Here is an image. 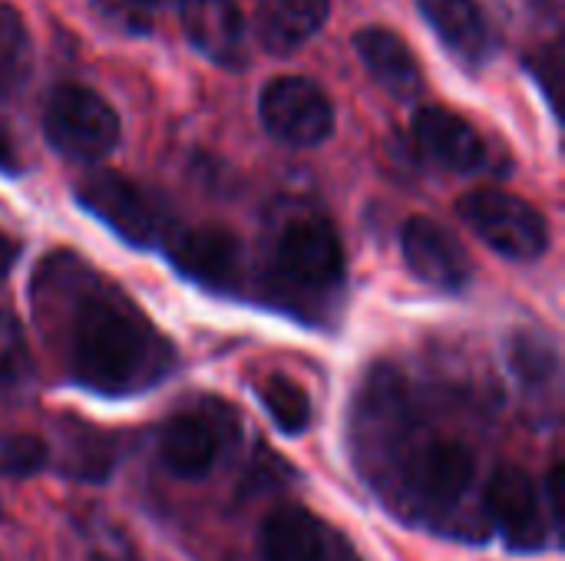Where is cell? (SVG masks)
Segmentation results:
<instances>
[{"instance_id": "6da1fadb", "label": "cell", "mask_w": 565, "mask_h": 561, "mask_svg": "<svg viewBox=\"0 0 565 561\" xmlns=\"http://www.w3.org/2000/svg\"><path fill=\"white\" fill-rule=\"evenodd\" d=\"M30 294L43 337L76 387L122 400L172 377V341L122 288L73 251L43 258Z\"/></svg>"}, {"instance_id": "7a4b0ae2", "label": "cell", "mask_w": 565, "mask_h": 561, "mask_svg": "<svg viewBox=\"0 0 565 561\" xmlns=\"http://www.w3.org/2000/svg\"><path fill=\"white\" fill-rule=\"evenodd\" d=\"M358 466L377 496L430 529H460L480 479L477 450L460 436L434 433L391 364L371 370L358 397Z\"/></svg>"}, {"instance_id": "3957f363", "label": "cell", "mask_w": 565, "mask_h": 561, "mask_svg": "<svg viewBox=\"0 0 565 561\" xmlns=\"http://www.w3.org/2000/svg\"><path fill=\"white\" fill-rule=\"evenodd\" d=\"M271 278L295 301L328 298L344 281V248L338 228L321 215H298L281 225L271 255Z\"/></svg>"}, {"instance_id": "277c9868", "label": "cell", "mask_w": 565, "mask_h": 561, "mask_svg": "<svg viewBox=\"0 0 565 561\" xmlns=\"http://www.w3.org/2000/svg\"><path fill=\"white\" fill-rule=\"evenodd\" d=\"M76 202L132 248L166 245L175 231L166 198L119 172H99L79 182Z\"/></svg>"}, {"instance_id": "5b68a950", "label": "cell", "mask_w": 565, "mask_h": 561, "mask_svg": "<svg viewBox=\"0 0 565 561\" xmlns=\"http://www.w3.org/2000/svg\"><path fill=\"white\" fill-rule=\"evenodd\" d=\"M457 212L480 241L510 261H540L550 251L553 231L546 215L513 192L477 188L460 198Z\"/></svg>"}, {"instance_id": "8992f818", "label": "cell", "mask_w": 565, "mask_h": 561, "mask_svg": "<svg viewBox=\"0 0 565 561\" xmlns=\"http://www.w3.org/2000/svg\"><path fill=\"white\" fill-rule=\"evenodd\" d=\"M43 132L60 155L73 162H99L119 142V116L89 86L63 83L43 106Z\"/></svg>"}, {"instance_id": "52a82bcc", "label": "cell", "mask_w": 565, "mask_h": 561, "mask_svg": "<svg viewBox=\"0 0 565 561\" xmlns=\"http://www.w3.org/2000/svg\"><path fill=\"white\" fill-rule=\"evenodd\" d=\"M262 126L271 139L311 149L331 139L334 132V103L331 96L305 76H278L262 89L258 99Z\"/></svg>"}, {"instance_id": "ba28073f", "label": "cell", "mask_w": 565, "mask_h": 561, "mask_svg": "<svg viewBox=\"0 0 565 561\" xmlns=\"http://www.w3.org/2000/svg\"><path fill=\"white\" fill-rule=\"evenodd\" d=\"M483 516L497 526L510 549L516 552H540L550 546L546 509L536 483L520 466H497L483 486Z\"/></svg>"}, {"instance_id": "9c48e42d", "label": "cell", "mask_w": 565, "mask_h": 561, "mask_svg": "<svg viewBox=\"0 0 565 561\" xmlns=\"http://www.w3.org/2000/svg\"><path fill=\"white\" fill-rule=\"evenodd\" d=\"M166 255L172 268L189 278L192 284L212 291V294H235L242 288L245 274V255L242 241L218 225L172 231L166 241Z\"/></svg>"}, {"instance_id": "30bf717a", "label": "cell", "mask_w": 565, "mask_h": 561, "mask_svg": "<svg viewBox=\"0 0 565 561\" xmlns=\"http://www.w3.org/2000/svg\"><path fill=\"white\" fill-rule=\"evenodd\" d=\"M235 427H225L212 410H182L159 430V460L179 479H205L228 450Z\"/></svg>"}, {"instance_id": "8fae6325", "label": "cell", "mask_w": 565, "mask_h": 561, "mask_svg": "<svg viewBox=\"0 0 565 561\" xmlns=\"http://www.w3.org/2000/svg\"><path fill=\"white\" fill-rule=\"evenodd\" d=\"M401 248L407 268L437 291L457 294L467 291V284L473 281V261L467 248L457 241L454 231H447L434 218L414 215L401 231Z\"/></svg>"}, {"instance_id": "7c38bea8", "label": "cell", "mask_w": 565, "mask_h": 561, "mask_svg": "<svg viewBox=\"0 0 565 561\" xmlns=\"http://www.w3.org/2000/svg\"><path fill=\"white\" fill-rule=\"evenodd\" d=\"M414 142L420 155L454 175H473L490 165L483 136L457 112L444 106H424L414 116Z\"/></svg>"}, {"instance_id": "4fadbf2b", "label": "cell", "mask_w": 565, "mask_h": 561, "mask_svg": "<svg viewBox=\"0 0 565 561\" xmlns=\"http://www.w3.org/2000/svg\"><path fill=\"white\" fill-rule=\"evenodd\" d=\"M179 13L182 30L199 53L225 69L245 66V20L235 0H182Z\"/></svg>"}, {"instance_id": "5bb4252c", "label": "cell", "mask_w": 565, "mask_h": 561, "mask_svg": "<svg viewBox=\"0 0 565 561\" xmlns=\"http://www.w3.org/2000/svg\"><path fill=\"white\" fill-rule=\"evenodd\" d=\"M258 546L262 561H334L341 552L334 532L301 506L268 513Z\"/></svg>"}, {"instance_id": "9a60e30c", "label": "cell", "mask_w": 565, "mask_h": 561, "mask_svg": "<svg viewBox=\"0 0 565 561\" xmlns=\"http://www.w3.org/2000/svg\"><path fill=\"white\" fill-rule=\"evenodd\" d=\"M430 30L467 66H483L497 53V33L477 0H417Z\"/></svg>"}, {"instance_id": "2e32d148", "label": "cell", "mask_w": 565, "mask_h": 561, "mask_svg": "<svg viewBox=\"0 0 565 561\" xmlns=\"http://www.w3.org/2000/svg\"><path fill=\"white\" fill-rule=\"evenodd\" d=\"M354 50L371 69L374 83L394 99H414L420 89V63L401 33L387 26H364L354 33Z\"/></svg>"}, {"instance_id": "e0dca14e", "label": "cell", "mask_w": 565, "mask_h": 561, "mask_svg": "<svg viewBox=\"0 0 565 561\" xmlns=\"http://www.w3.org/2000/svg\"><path fill=\"white\" fill-rule=\"evenodd\" d=\"M331 13V0H258L255 33L268 53H295L305 46Z\"/></svg>"}, {"instance_id": "ac0fdd59", "label": "cell", "mask_w": 565, "mask_h": 561, "mask_svg": "<svg viewBox=\"0 0 565 561\" xmlns=\"http://www.w3.org/2000/svg\"><path fill=\"white\" fill-rule=\"evenodd\" d=\"M119 460V436L96 427H70L60 453V473L76 483H106Z\"/></svg>"}, {"instance_id": "d6986e66", "label": "cell", "mask_w": 565, "mask_h": 561, "mask_svg": "<svg viewBox=\"0 0 565 561\" xmlns=\"http://www.w3.org/2000/svg\"><path fill=\"white\" fill-rule=\"evenodd\" d=\"M507 357L516 380L533 393H543L559 380V350L546 331H516L507 344Z\"/></svg>"}, {"instance_id": "ffe728a7", "label": "cell", "mask_w": 565, "mask_h": 561, "mask_svg": "<svg viewBox=\"0 0 565 561\" xmlns=\"http://www.w3.org/2000/svg\"><path fill=\"white\" fill-rule=\"evenodd\" d=\"M255 393L281 433H288V436L308 433V427L315 420V407H311L308 390L298 380H291L288 374H268L265 380L255 384Z\"/></svg>"}, {"instance_id": "44dd1931", "label": "cell", "mask_w": 565, "mask_h": 561, "mask_svg": "<svg viewBox=\"0 0 565 561\" xmlns=\"http://www.w3.org/2000/svg\"><path fill=\"white\" fill-rule=\"evenodd\" d=\"M33 377V357L20 321L0 308V393H17Z\"/></svg>"}, {"instance_id": "7402d4cb", "label": "cell", "mask_w": 565, "mask_h": 561, "mask_svg": "<svg viewBox=\"0 0 565 561\" xmlns=\"http://www.w3.org/2000/svg\"><path fill=\"white\" fill-rule=\"evenodd\" d=\"M30 69V33L20 13L0 3V89L17 86Z\"/></svg>"}, {"instance_id": "603a6c76", "label": "cell", "mask_w": 565, "mask_h": 561, "mask_svg": "<svg viewBox=\"0 0 565 561\" xmlns=\"http://www.w3.org/2000/svg\"><path fill=\"white\" fill-rule=\"evenodd\" d=\"M50 463V446L40 436L30 433H10L0 436V473L13 479H26Z\"/></svg>"}, {"instance_id": "cb8c5ba5", "label": "cell", "mask_w": 565, "mask_h": 561, "mask_svg": "<svg viewBox=\"0 0 565 561\" xmlns=\"http://www.w3.org/2000/svg\"><path fill=\"white\" fill-rule=\"evenodd\" d=\"M96 10L126 33H149L166 0H93Z\"/></svg>"}, {"instance_id": "d4e9b609", "label": "cell", "mask_w": 565, "mask_h": 561, "mask_svg": "<svg viewBox=\"0 0 565 561\" xmlns=\"http://www.w3.org/2000/svg\"><path fill=\"white\" fill-rule=\"evenodd\" d=\"M530 69H533L536 83L543 86L550 106L556 109L559 89H563V50H559V43H553V46H546L540 56H533V60H530Z\"/></svg>"}, {"instance_id": "484cf974", "label": "cell", "mask_w": 565, "mask_h": 561, "mask_svg": "<svg viewBox=\"0 0 565 561\" xmlns=\"http://www.w3.org/2000/svg\"><path fill=\"white\" fill-rule=\"evenodd\" d=\"M17 169H20L17 149H13V142H10V136L3 132V126H0V172H17Z\"/></svg>"}, {"instance_id": "4316f807", "label": "cell", "mask_w": 565, "mask_h": 561, "mask_svg": "<svg viewBox=\"0 0 565 561\" xmlns=\"http://www.w3.org/2000/svg\"><path fill=\"white\" fill-rule=\"evenodd\" d=\"M13 258H17V245L0 231V281H3V274L10 271V265H13Z\"/></svg>"}]
</instances>
